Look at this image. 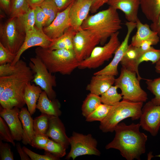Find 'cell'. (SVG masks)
Returning a JSON list of instances; mask_svg holds the SVG:
<instances>
[{
  "label": "cell",
  "mask_w": 160,
  "mask_h": 160,
  "mask_svg": "<svg viewBox=\"0 0 160 160\" xmlns=\"http://www.w3.org/2000/svg\"><path fill=\"white\" fill-rule=\"evenodd\" d=\"M139 123L127 125L119 123L115 127L113 140L105 146L106 149L113 148L119 151L123 157L127 160L140 159L145 152L147 136L140 130Z\"/></svg>",
  "instance_id": "1"
},
{
  "label": "cell",
  "mask_w": 160,
  "mask_h": 160,
  "mask_svg": "<svg viewBox=\"0 0 160 160\" xmlns=\"http://www.w3.org/2000/svg\"><path fill=\"white\" fill-rule=\"evenodd\" d=\"M33 73L26 65L14 74L0 77V104L4 108L21 109L25 104L24 95L27 84L33 79Z\"/></svg>",
  "instance_id": "2"
},
{
  "label": "cell",
  "mask_w": 160,
  "mask_h": 160,
  "mask_svg": "<svg viewBox=\"0 0 160 160\" xmlns=\"http://www.w3.org/2000/svg\"><path fill=\"white\" fill-rule=\"evenodd\" d=\"M121 20L117 10L111 7L94 15H88L81 28L95 35L101 45L113 34L122 28Z\"/></svg>",
  "instance_id": "3"
},
{
  "label": "cell",
  "mask_w": 160,
  "mask_h": 160,
  "mask_svg": "<svg viewBox=\"0 0 160 160\" xmlns=\"http://www.w3.org/2000/svg\"><path fill=\"white\" fill-rule=\"evenodd\" d=\"M35 52L52 73L69 75L78 68L79 62L73 50H51L38 47L35 49Z\"/></svg>",
  "instance_id": "4"
},
{
  "label": "cell",
  "mask_w": 160,
  "mask_h": 160,
  "mask_svg": "<svg viewBox=\"0 0 160 160\" xmlns=\"http://www.w3.org/2000/svg\"><path fill=\"white\" fill-rule=\"evenodd\" d=\"M143 103L123 99L111 106L107 117L100 122V129L104 133L112 132L116 127L124 119L128 118L133 120L140 119Z\"/></svg>",
  "instance_id": "5"
},
{
  "label": "cell",
  "mask_w": 160,
  "mask_h": 160,
  "mask_svg": "<svg viewBox=\"0 0 160 160\" xmlns=\"http://www.w3.org/2000/svg\"><path fill=\"white\" fill-rule=\"evenodd\" d=\"M140 81L135 72L122 67L120 74L115 79L114 84L120 89L122 99L143 103L148 100V95L141 88Z\"/></svg>",
  "instance_id": "6"
},
{
  "label": "cell",
  "mask_w": 160,
  "mask_h": 160,
  "mask_svg": "<svg viewBox=\"0 0 160 160\" xmlns=\"http://www.w3.org/2000/svg\"><path fill=\"white\" fill-rule=\"evenodd\" d=\"M26 33L18 17H10L0 24V43L11 52L17 54L24 42Z\"/></svg>",
  "instance_id": "7"
},
{
  "label": "cell",
  "mask_w": 160,
  "mask_h": 160,
  "mask_svg": "<svg viewBox=\"0 0 160 160\" xmlns=\"http://www.w3.org/2000/svg\"><path fill=\"white\" fill-rule=\"evenodd\" d=\"M119 34L118 31L112 35L108 41L103 46L95 47L88 57L79 63L78 68L95 69L109 60L121 44Z\"/></svg>",
  "instance_id": "8"
},
{
  "label": "cell",
  "mask_w": 160,
  "mask_h": 160,
  "mask_svg": "<svg viewBox=\"0 0 160 160\" xmlns=\"http://www.w3.org/2000/svg\"><path fill=\"white\" fill-rule=\"evenodd\" d=\"M29 66L33 74L31 82L45 91L50 100L55 99L56 93L53 89L57 85L55 76L49 71L42 61L36 55L30 58Z\"/></svg>",
  "instance_id": "9"
},
{
  "label": "cell",
  "mask_w": 160,
  "mask_h": 160,
  "mask_svg": "<svg viewBox=\"0 0 160 160\" xmlns=\"http://www.w3.org/2000/svg\"><path fill=\"white\" fill-rule=\"evenodd\" d=\"M71 150L65 159L71 158L74 160L76 157L84 155L100 156V151L97 148V142L91 134L84 135L73 132L69 137Z\"/></svg>",
  "instance_id": "10"
},
{
  "label": "cell",
  "mask_w": 160,
  "mask_h": 160,
  "mask_svg": "<svg viewBox=\"0 0 160 160\" xmlns=\"http://www.w3.org/2000/svg\"><path fill=\"white\" fill-rule=\"evenodd\" d=\"M100 43L94 34L81 28L76 31L73 39V50L80 62L90 55L93 49Z\"/></svg>",
  "instance_id": "11"
},
{
  "label": "cell",
  "mask_w": 160,
  "mask_h": 160,
  "mask_svg": "<svg viewBox=\"0 0 160 160\" xmlns=\"http://www.w3.org/2000/svg\"><path fill=\"white\" fill-rule=\"evenodd\" d=\"M139 124L143 129L153 136H156L160 128V105L150 101L142 107Z\"/></svg>",
  "instance_id": "12"
},
{
  "label": "cell",
  "mask_w": 160,
  "mask_h": 160,
  "mask_svg": "<svg viewBox=\"0 0 160 160\" xmlns=\"http://www.w3.org/2000/svg\"><path fill=\"white\" fill-rule=\"evenodd\" d=\"M127 32L124 40L117 49L113 59L110 63L102 69L94 73V75L106 74L114 76L118 74V66L120 63L129 47V38L130 35L136 28V22H127L125 24Z\"/></svg>",
  "instance_id": "13"
},
{
  "label": "cell",
  "mask_w": 160,
  "mask_h": 160,
  "mask_svg": "<svg viewBox=\"0 0 160 160\" xmlns=\"http://www.w3.org/2000/svg\"><path fill=\"white\" fill-rule=\"evenodd\" d=\"M52 40L44 33L43 30H40L36 28L33 30L26 32L24 42L11 64L15 65L20 59L22 54L28 49L35 46L48 48Z\"/></svg>",
  "instance_id": "14"
},
{
  "label": "cell",
  "mask_w": 160,
  "mask_h": 160,
  "mask_svg": "<svg viewBox=\"0 0 160 160\" xmlns=\"http://www.w3.org/2000/svg\"><path fill=\"white\" fill-rule=\"evenodd\" d=\"M73 3L64 10L59 12L50 25L43 28V31L44 33L51 39L61 36L71 26L69 13Z\"/></svg>",
  "instance_id": "15"
},
{
  "label": "cell",
  "mask_w": 160,
  "mask_h": 160,
  "mask_svg": "<svg viewBox=\"0 0 160 160\" xmlns=\"http://www.w3.org/2000/svg\"><path fill=\"white\" fill-rule=\"evenodd\" d=\"M91 0H76L70 10L69 16L71 27L77 31L88 16L90 11Z\"/></svg>",
  "instance_id": "16"
},
{
  "label": "cell",
  "mask_w": 160,
  "mask_h": 160,
  "mask_svg": "<svg viewBox=\"0 0 160 160\" xmlns=\"http://www.w3.org/2000/svg\"><path fill=\"white\" fill-rule=\"evenodd\" d=\"M20 108L14 107L12 109L0 107V115L8 126L14 140H22L23 132L19 115Z\"/></svg>",
  "instance_id": "17"
},
{
  "label": "cell",
  "mask_w": 160,
  "mask_h": 160,
  "mask_svg": "<svg viewBox=\"0 0 160 160\" xmlns=\"http://www.w3.org/2000/svg\"><path fill=\"white\" fill-rule=\"evenodd\" d=\"M46 135L66 149L70 145L69 137L66 134L64 125L59 117L49 115L48 127Z\"/></svg>",
  "instance_id": "18"
},
{
  "label": "cell",
  "mask_w": 160,
  "mask_h": 160,
  "mask_svg": "<svg viewBox=\"0 0 160 160\" xmlns=\"http://www.w3.org/2000/svg\"><path fill=\"white\" fill-rule=\"evenodd\" d=\"M107 4L110 7L123 12L128 21L136 22L139 19L140 0H110Z\"/></svg>",
  "instance_id": "19"
},
{
  "label": "cell",
  "mask_w": 160,
  "mask_h": 160,
  "mask_svg": "<svg viewBox=\"0 0 160 160\" xmlns=\"http://www.w3.org/2000/svg\"><path fill=\"white\" fill-rule=\"evenodd\" d=\"M137 31L132 37L131 44L132 46L138 47L142 42L150 40L155 45L160 41V37L157 33L153 31L147 24L143 23L139 19L136 22Z\"/></svg>",
  "instance_id": "20"
},
{
  "label": "cell",
  "mask_w": 160,
  "mask_h": 160,
  "mask_svg": "<svg viewBox=\"0 0 160 160\" xmlns=\"http://www.w3.org/2000/svg\"><path fill=\"white\" fill-rule=\"evenodd\" d=\"M115 76L106 74L94 75L86 89L91 93L100 96L114 84Z\"/></svg>",
  "instance_id": "21"
},
{
  "label": "cell",
  "mask_w": 160,
  "mask_h": 160,
  "mask_svg": "<svg viewBox=\"0 0 160 160\" xmlns=\"http://www.w3.org/2000/svg\"><path fill=\"white\" fill-rule=\"evenodd\" d=\"M60 104L56 99L50 100L46 92L42 91L38 100L36 108L42 113L49 115L60 116L62 114Z\"/></svg>",
  "instance_id": "22"
},
{
  "label": "cell",
  "mask_w": 160,
  "mask_h": 160,
  "mask_svg": "<svg viewBox=\"0 0 160 160\" xmlns=\"http://www.w3.org/2000/svg\"><path fill=\"white\" fill-rule=\"evenodd\" d=\"M19 116L23 132L22 142L25 145H31L34 135L33 120L28 109L23 107L20 109Z\"/></svg>",
  "instance_id": "23"
},
{
  "label": "cell",
  "mask_w": 160,
  "mask_h": 160,
  "mask_svg": "<svg viewBox=\"0 0 160 160\" xmlns=\"http://www.w3.org/2000/svg\"><path fill=\"white\" fill-rule=\"evenodd\" d=\"M141 54L139 47H134L130 44L120 63L122 67L130 71L135 72L137 78L140 80L143 78L139 73L138 70L139 66L137 64V61Z\"/></svg>",
  "instance_id": "24"
},
{
  "label": "cell",
  "mask_w": 160,
  "mask_h": 160,
  "mask_svg": "<svg viewBox=\"0 0 160 160\" xmlns=\"http://www.w3.org/2000/svg\"><path fill=\"white\" fill-rule=\"evenodd\" d=\"M42 91L40 87L34 84H31V82L26 85L24 93V100L31 116L36 111L37 102Z\"/></svg>",
  "instance_id": "25"
},
{
  "label": "cell",
  "mask_w": 160,
  "mask_h": 160,
  "mask_svg": "<svg viewBox=\"0 0 160 160\" xmlns=\"http://www.w3.org/2000/svg\"><path fill=\"white\" fill-rule=\"evenodd\" d=\"M76 31L71 26L59 37L53 39L48 48L51 50L65 49L73 50V39Z\"/></svg>",
  "instance_id": "26"
},
{
  "label": "cell",
  "mask_w": 160,
  "mask_h": 160,
  "mask_svg": "<svg viewBox=\"0 0 160 160\" xmlns=\"http://www.w3.org/2000/svg\"><path fill=\"white\" fill-rule=\"evenodd\" d=\"M140 7L146 18L152 23L158 19L160 15V0H140Z\"/></svg>",
  "instance_id": "27"
},
{
  "label": "cell",
  "mask_w": 160,
  "mask_h": 160,
  "mask_svg": "<svg viewBox=\"0 0 160 160\" xmlns=\"http://www.w3.org/2000/svg\"><path fill=\"white\" fill-rule=\"evenodd\" d=\"M101 103L100 96L90 93L83 102L81 108L82 115L86 118Z\"/></svg>",
  "instance_id": "28"
},
{
  "label": "cell",
  "mask_w": 160,
  "mask_h": 160,
  "mask_svg": "<svg viewBox=\"0 0 160 160\" xmlns=\"http://www.w3.org/2000/svg\"><path fill=\"white\" fill-rule=\"evenodd\" d=\"M118 89L115 85H113L100 96L102 103L112 106L118 103L122 99L121 93L117 91Z\"/></svg>",
  "instance_id": "29"
},
{
  "label": "cell",
  "mask_w": 160,
  "mask_h": 160,
  "mask_svg": "<svg viewBox=\"0 0 160 160\" xmlns=\"http://www.w3.org/2000/svg\"><path fill=\"white\" fill-rule=\"evenodd\" d=\"M39 6L47 17V20L44 28L47 27L52 23L59 12L56 5L52 0H46Z\"/></svg>",
  "instance_id": "30"
},
{
  "label": "cell",
  "mask_w": 160,
  "mask_h": 160,
  "mask_svg": "<svg viewBox=\"0 0 160 160\" xmlns=\"http://www.w3.org/2000/svg\"><path fill=\"white\" fill-rule=\"evenodd\" d=\"M30 7L26 0H11L10 17H18L27 12Z\"/></svg>",
  "instance_id": "31"
},
{
  "label": "cell",
  "mask_w": 160,
  "mask_h": 160,
  "mask_svg": "<svg viewBox=\"0 0 160 160\" xmlns=\"http://www.w3.org/2000/svg\"><path fill=\"white\" fill-rule=\"evenodd\" d=\"M111 107V106L101 103L92 113L86 118V121L87 122L102 121L108 115Z\"/></svg>",
  "instance_id": "32"
},
{
  "label": "cell",
  "mask_w": 160,
  "mask_h": 160,
  "mask_svg": "<svg viewBox=\"0 0 160 160\" xmlns=\"http://www.w3.org/2000/svg\"><path fill=\"white\" fill-rule=\"evenodd\" d=\"M17 17L26 32L36 28L35 25L34 8L30 7L27 12Z\"/></svg>",
  "instance_id": "33"
},
{
  "label": "cell",
  "mask_w": 160,
  "mask_h": 160,
  "mask_svg": "<svg viewBox=\"0 0 160 160\" xmlns=\"http://www.w3.org/2000/svg\"><path fill=\"white\" fill-rule=\"evenodd\" d=\"M49 118V115L41 113L39 116L35 118L33 120L34 134L46 135L48 127Z\"/></svg>",
  "instance_id": "34"
},
{
  "label": "cell",
  "mask_w": 160,
  "mask_h": 160,
  "mask_svg": "<svg viewBox=\"0 0 160 160\" xmlns=\"http://www.w3.org/2000/svg\"><path fill=\"white\" fill-rule=\"evenodd\" d=\"M145 80L147 89L155 96L151 101L156 105H160V77Z\"/></svg>",
  "instance_id": "35"
},
{
  "label": "cell",
  "mask_w": 160,
  "mask_h": 160,
  "mask_svg": "<svg viewBox=\"0 0 160 160\" xmlns=\"http://www.w3.org/2000/svg\"><path fill=\"white\" fill-rule=\"evenodd\" d=\"M160 60V49H157L153 47L142 53L137 61L138 65L143 62H151L152 64H156Z\"/></svg>",
  "instance_id": "36"
},
{
  "label": "cell",
  "mask_w": 160,
  "mask_h": 160,
  "mask_svg": "<svg viewBox=\"0 0 160 160\" xmlns=\"http://www.w3.org/2000/svg\"><path fill=\"white\" fill-rule=\"evenodd\" d=\"M27 65L25 61L20 59L14 65L10 63L0 65V77L12 75Z\"/></svg>",
  "instance_id": "37"
},
{
  "label": "cell",
  "mask_w": 160,
  "mask_h": 160,
  "mask_svg": "<svg viewBox=\"0 0 160 160\" xmlns=\"http://www.w3.org/2000/svg\"><path fill=\"white\" fill-rule=\"evenodd\" d=\"M66 148L62 145L52 139H49L44 150L60 159L66 154Z\"/></svg>",
  "instance_id": "38"
},
{
  "label": "cell",
  "mask_w": 160,
  "mask_h": 160,
  "mask_svg": "<svg viewBox=\"0 0 160 160\" xmlns=\"http://www.w3.org/2000/svg\"><path fill=\"white\" fill-rule=\"evenodd\" d=\"M0 140L11 143L16 146L10 130L4 120L0 117Z\"/></svg>",
  "instance_id": "39"
},
{
  "label": "cell",
  "mask_w": 160,
  "mask_h": 160,
  "mask_svg": "<svg viewBox=\"0 0 160 160\" xmlns=\"http://www.w3.org/2000/svg\"><path fill=\"white\" fill-rule=\"evenodd\" d=\"M24 151L29 156L31 160H58V158L49 152L45 151V155L36 153L25 146L22 147Z\"/></svg>",
  "instance_id": "40"
},
{
  "label": "cell",
  "mask_w": 160,
  "mask_h": 160,
  "mask_svg": "<svg viewBox=\"0 0 160 160\" xmlns=\"http://www.w3.org/2000/svg\"><path fill=\"white\" fill-rule=\"evenodd\" d=\"M16 55L11 52L0 43V65L7 63L11 64L15 59Z\"/></svg>",
  "instance_id": "41"
},
{
  "label": "cell",
  "mask_w": 160,
  "mask_h": 160,
  "mask_svg": "<svg viewBox=\"0 0 160 160\" xmlns=\"http://www.w3.org/2000/svg\"><path fill=\"white\" fill-rule=\"evenodd\" d=\"M34 12L35 26L39 29L43 30L47 20V17L39 6L34 8Z\"/></svg>",
  "instance_id": "42"
},
{
  "label": "cell",
  "mask_w": 160,
  "mask_h": 160,
  "mask_svg": "<svg viewBox=\"0 0 160 160\" xmlns=\"http://www.w3.org/2000/svg\"><path fill=\"white\" fill-rule=\"evenodd\" d=\"M49 139V137L46 135L34 134L33 140L30 145L38 149L44 150Z\"/></svg>",
  "instance_id": "43"
},
{
  "label": "cell",
  "mask_w": 160,
  "mask_h": 160,
  "mask_svg": "<svg viewBox=\"0 0 160 160\" xmlns=\"http://www.w3.org/2000/svg\"><path fill=\"white\" fill-rule=\"evenodd\" d=\"M0 156L1 160H13L14 156L11 147L7 143H4L0 140Z\"/></svg>",
  "instance_id": "44"
},
{
  "label": "cell",
  "mask_w": 160,
  "mask_h": 160,
  "mask_svg": "<svg viewBox=\"0 0 160 160\" xmlns=\"http://www.w3.org/2000/svg\"><path fill=\"white\" fill-rule=\"evenodd\" d=\"M57 6L59 12L68 7L76 0H52Z\"/></svg>",
  "instance_id": "45"
},
{
  "label": "cell",
  "mask_w": 160,
  "mask_h": 160,
  "mask_svg": "<svg viewBox=\"0 0 160 160\" xmlns=\"http://www.w3.org/2000/svg\"><path fill=\"white\" fill-rule=\"evenodd\" d=\"M92 4L90 9L92 13H95L105 3H107L110 0H91Z\"/></svg>",
  "instance_id": "46"
},
{
  "label": "cell",
  "mask_w": 160,
  "mask_h": 160,
  "mask_svg": "<svg viewBox=\"0 0 160 160\" xmlns=\"http://www.w3.org/2000/svg\"><path fill=\"white\" fill-rule=\"evenodd\" d=\"M153 45H155L152 41L150 40H145L142 42L138 47L142 54L149 49Z\"/></svg>",
  "instance_id": "47"
},
{
  "label": "cell",
  "mask_w": 160,
  "mask_h": 160,
  "mask_svg": "<svg viewBox=\"0 0 160 160\" xmlns=\"http://www.w3.org/2000/svg\"><path fill=\"white\" fill-rule=\"evenodd\" d=\"M16 146L17 152L19 153L21 160H31L29 156L23 150L20 143H17L16 144Z\"/></svg>",
  "instance_id": "48"
},
{
  "label": "cell",
  "mask_w": 160,
  "mask_h": 160,
  "mask_svg": "<svg viewBox=\"0 0 160 160\" xmlns=\"http://www.w3.org/2000/svg\"><path fill=\"white\" fill-rule=\"evenodd\" d=\"M11 0H0L1 8L5 13L9 15L10 4Z\"/></svg>",
  "instance_id": "49"
},
{
  "label": "cell",
  "mask_w": 160,
  "mask_h": 160,
  "mask_svg": "<svg viewBox=\"0 0 160 160\" xmlns=\"http://www.w3.org/2000/svg\"><path fill=\"white\" fill-rule=\"evenodd\" d=\"M150 27L153 31L157 33L160 37V15L156 21L151 23Z\"/></svg>",
  "instance_id": "50"
},
{
  "label": "cell",
  "mask_w": 160,
  "mask_h": 160,
  "mask_svg": "<svg viewBox=\"0 0 160 160\" xmlns=\"http://www.w3.org/2000/svg\"><path fill=\"white\" fill-rule=\"evenodd\" d=\"M46 0H26L30 7L34 8Z\"/></svg>",
  "instance_id": "51"
},
{
  "label": "cell",
  "mask_w": 160,
  "mask_h": 160,
  "mask_svg": "<svg viewBox=\"0 0 160 160\" xmlns=\"http://www.w3.org/2000/svg\"><path fill=\"white\" fill-rule=\"evenodd\" d=\"M155 71L158 73L160 74V65H156L155 66Z\"/></svg>",
  "instance_id": "52"
},
{
  "label": "cell",
  "mask_w": 160,
  "mask_h": 160,
  "mask_svg": "<svg viewBox=\"0 0 160 160\" xmlns=\"http://www.w3.org/2000/svg\"><path fill=\"white\" fill-rule=\"evenodd\" d=\"M156 64V65H160V60Z\"/></svg>",
  "instance_id": "53"
}]
</instances>
